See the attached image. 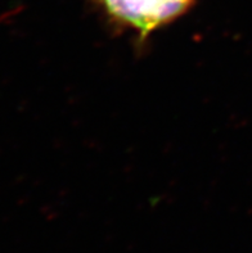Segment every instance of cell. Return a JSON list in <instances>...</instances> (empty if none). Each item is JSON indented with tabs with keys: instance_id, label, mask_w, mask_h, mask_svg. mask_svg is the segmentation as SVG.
Listing matches in <instances>:
<instances>
[{
	"instance_id": "1",
	"label": "cell",
	"mask_w": 252,
	"mask_h": 253,
	"mask_svg": "<svg viewBox=\"0 0 252 253\" xmlns=\"http://www.w3.org/2000/svg\"><path fill=\"white\" fill-rule=\"evenodd\" d=\"M115 22L135 31L142 39L178 19L195 0H101Z\"/></svg>"
}]
</instances>
